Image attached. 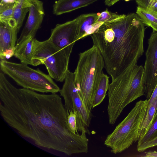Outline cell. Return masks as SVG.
Segmentation results:
<instances>
[{
	"mask_svg": "<svg viewBox=\"0 0 157 157\" xmlns=\"http://www.w3.org/2000/svg\"><path fill=\"white\" fill-rule=\"evenodd\" d=\"M148 103L147 99L137 102L127 116L107 136L104 144L111 149V152L121 153L138 141L139 128Z\"/></svg>",
	"mask_w": 157,
	"mask_h": 157,
	"instance_id": "cell-5",
	"label": "cell"
},
{
	"mask_svg": "<svg viewBox=\"0 0 157 157\" xmlns=\"http://www.w3.org/2000/svg\"><path fill=\"white\" fill-rule=\"evenodd\" d=\"M145 28L136 13L121 14L106 21L90 36L99 50L105 68L114 80L144 52Z\"/></svg>",
	"mask_w": 157,
	"mask_h": 157,
	"instance_id": "cell-2",
	"label": "cell"
},
{
	"mask_svg": "<svg viewBox=\"0 0 157 157\" xmlns=\"http://www.w3.org/2000/svg\"><path fill=\"white\" fill-rule=\"evenodd\" d=\"M144 157H157V151H149L145 153Z\"/></svg>",
	"mask_w": 157,
	"mask_h": 157,
	"instance_id": "cell-27",
	"label": "cell"
},
{
	"mask_svg": "<svg viewBox=\"0 0 157 157\" xmlns=\"http://www.w3.org/2000/svg\"><path fill=\"white\" fill-rule=\"evenodd\" d=\"M0 111L4 120L38 147L68 155L88 151L86 134H76L67 124V112L56 93L17 88L0 75Z\"/></svg>",
	"mask_w": 157,
	"mask_h": 157,
	"instance_id": "cell-1",
	"label": "cell"
},
{
	"mask_svg": "<svg viewBox=\"0 0 157 157\" xmlns=\"http://www.w3.org/2000/svg\"><path fill=\"white\" fill-rule=\"evenodd\" d=\"M19 30L14 19L0 21V58L6 60L14 55V50Z\"/></svg>",
	"mask_w": 157,
	"mask_h": 157,
	"instance_id": "cell-11",
	"label": "cell"
},
{
	"mask_svg": "<svg viewBox=\"0 0 157 157\" xmlns=\"http://www.w3.org/2000/svg\"><path fill=\"white\" fill-rule=\"evenodd\" d=\"M157 110V97L152 103L148 106L146 112L139 128V140L144 136L148 130L153 122Z\"/></svg>",
	"mask_w": 157,
	"mask_h": 157,
	"instance_id": "cell-17",
	"label": "cell"
},
{
	"mask_svg": "<svg viewBox=\"0 0 157 157\" xmlns=\"http://www.w3.org/2000/svg\"><path fill=\"white\" fill-rule=\"evenodd\" d=\"M35 37L30 35L18 39L15 47L14 55L21 63L32 65L33 47Z\"/></svg>",
	"mask_w": 157,
	"mask_h": 157,
	"instance_id": "cell-13",
	"label": "cell"
},
{
	"mask_svg": "<svg viewBox=\"0 0 157 157\" xmlns=\"http://www.w3.org/2000/svg\"><path fill=\"white\" fill-rule=\"evenodd\" d=\"M136 14L144 24L157 31V12L138 6Z\"/></svg>",
	"mask_w": 157,
	"mask_h": 157,
	"instance_id": "cell-18",
	"label": "cell"
},
{
	"mask_svg": "<svg viewBox=\"0 0 157 157\" xmlns=\"http://www.w3.org/2000/svg\"><path fill=\"white\" fill-rule=\"evenodd\" d=\"M157 136V114H155L153 122L146 134L138 141L137 146L150 140Z\"/></svg>",
	"mask_w": 157,
	"mask_h": 157,
	"instance_id": "cell-21",
	"label": "cell"
},
{
	"mask_svg": "<svg viewBox=\"0 0 157 157\" xmlns=\"http://www.w3.org/2000/svg\"><path fill=\"white\" fill-rule=\"evenodd\" d=\"M155 146H157V136L152 140L137 146V150L140 152H143L147 149Z\"/></svg>",
	"mask_w": 157,
	"mask_h": 157,
	"instance_id": "cell-24",
	"label": "cell"
},
{
	"mask_svg": "<svg viewBox=\"0 0 157 157\" xmlns=\"http://www.w3.org/2000/svg\"><path fill=\"white\" fill-rule=\"evenodd\" d=\"M14 3H0V21H6L13 19Z\"/></svg>",
	"mask_w": 157,
	"mask_h": 157,
	"instance_id": "cell-20",
	"label": "cell"
},
{
	"mask_svg": "<svg viewBox=\"0 0 157 157\" xmlns=\"http://www.w3.org/2000/svg\"><path fill=\"white\" fill-rule=\"evenodd\" d=\"M109 78L103 72L94 98L92 108L99 105L105 98L109 84Z\"/></svg>",
	"mask_w": 157,
	"mask_h": 157,
	"instance_id": "cell-19",
	"label": "cell"
},
{
	"mask_svg": "<svg viewBox=\"0 0 157 157\" xmlns=\"http://www.w3.org/2000/svg\"><path fill=\"white\" fill-rule=\"evenodd\" d=\"M125 0V1H129V0Z\"/></svg>",
	"mask_w": 157,
	"mask_h": 157,
	"instance_id": "cell-29",
	"label": "cell"
},
{
	"mask_svg": "<svg viewBox=\"0 0 157 157\" xmlns=\"http://www.w3.org/2000/svg\"><path fill=\"white\" fill-rule=\"evenodd\" d=\"M157 114V110H156V113L155 114Z\"/></svg>",
	"mask_w": 157,
	"mask_h": 157,
	"instance_id": "cell-30",
	"label": "cell"
},
{
	"mask_svg": "<svg viewBox=\"0 0 157 157\" xmlns=\"http://www.w3.org/2000/svg\"><path fill=\"white\" fill-rule=\"evenodd\" d=\"M1 69L23 88L42 93H57L60 89L49 75L25 64L1 60Z\"/></svg>",
	"mask_w": 157,
	"mask_h": 157,
	"instance_id": "cell-6",
	"label": "cell"
},
{
	"mask_svg": "<svg viewBox=\"0 0 157 157\" xmlns=\"http://www.w3.org/2000/svg\"><path fill=\"white\" fill-rule=\"evenodd\" d=\"M59 92L64 99L67 111L76 112L78 123L89 127L92 115L85 107L76 88L74 72L68 71Z\"/></svg>",
	"mask_w": 157,
	"mask_h": 157,
	"instance_id": "cell-8",
	"label": "cell"
},
{
	"mask_svg": "<svg viewBox=\"0 0 157 157\" xmlns=\"http://www.w3.org/2000/svg\"><path fill=\"white\" fill-rule=\"evenodd\" d=\"M67 112V124L71 131L74 134H81L79 131L76 112L71 111Z\"/></svg>",
	"mask_w": 157,
	"mask_h": 157,
	"instance_id": "cell-22",
	"label": "cell"
},
{
	"mask_svg": "<svg viewBox=\"0 0 157 157\" xmlns=\"http://www.w3.org/2000/svg\"><path fill=\"white\" fill-rule=\"evenodd\" d=\"M99 13H92L81 15L76 41L90 36L103 24L96 23Z\"/></svg>",
	"mask_w": 157,
	"mask_h": 157,
	"instance_id": "cell-14",
	"label": "cell"
},
{
	"mask_svg": "<svg viewBox=\"0 0 157 157\" xmlns=\"http://www.w3.org/2000/svg\"><path fill=\"white\" fill-rule=\"evenodd\" d=\"M136 1L138 5V6H140L144 4L152 3L157 1V0H136Z\"/></svg>",
	"mask_w": 157,
	"mask_h": 157,
	"instance_id": "cell-26",
	"label": "cell"
},
{
	"mask_svg": "<svg viewBox=\"0 0 157 157\" xmlns=\"http://www.w3.org/2000/svg\"><path fill=\"white\" fill-rule=\"evenodd\" d=\"M33 53L32 66L44 64L52 78L60 82L64 81L68 70L70 55L56 47L48 39L40 41L35 38Z\"/></svg>",
	"mask_w": 157,
	"mask_h": 157,
	"instance_id": "cell-7",
	"label": "cell"
},
{
	"mask_svg": "<svg viewBox=\"0 0 157 157\" xmlns=\"http://www.w3.org/2000/svg\"><path fill=\"white\" fill-rule=\"evenodd\" d=\"M120 0H105V3L106 5L110 6Z\"/></svg>",
	"mask_w": 157,
	"mask_h": 157,
	"instance_id": "cell-28",
	"label": "cell"
},
{
	"mask_svg": "<svg viewBox=\"0 0 157 157\" xmlns=\"http://www.w3.org/2000/svg\"><path fill=\"white\" fill-rule=\"evenodd\" d=\"M81 15L71 21L57 24L51 30L48 40L60 50L71 55L76 41Z\"/></svg>",
	"mask_w": 157,
	"mask_h": 157,
	"instance_id": "cell-9",
	"label": "cell"
},
{
	"mask_svg": "<svg viewBox=\"0 0 157 157\" xmlns=\"http://www.w3.org/2000/svg\"><path fill=\"white\" fill-rule=\"evenodd\" d=\"M100 0H58L53 6V13L60 15L86 7Z\"/></svg>",
	"mask_w": 157,
	"mask_h": 157,
	"instance_id": "cell-15",
	"label": "cell"
},
{
	"mask_svg": "<svg viewBox=\"0 0 157 157\" xmlns=\"http://www.w3.org/2000/svg\"><path fill=\"white\" fill-rule=\"evenodd\" d=\"M144 94V67L133 64L109 84L107 109L109 124H114L124 108Z\"/></svg>",
	"mask_w": 157,
	"mask_h": 157,
	"instance_id": "cell-3",
	"label": "cell"
},
{
	"mask_svg": "<svg viewBox=\"0 0 157 157\" xmlns=\"http://www.w3.org/2000/svg\"><path fill=\"white\" fill-rule=\"evenodd\" d=\"M144 76V94L148 100L157 83V31L154 30L148 40Z\"/></svg>",
	"mask_w": 157,
	"mask_h": 157,
	"instance_id": "cell-10",
	"label": "cell"
},
{
	"mask_svg": "<svg viewBox=\"0 0 157 157\" xmlns=\"http://www.w3.org/2000/svg\"><path fill=\"white\" fill-rule=\"evenodd\" d=\"M121 15V14L112 12L109 11L107 9H106L105 11L99 13L96 23H104L118 17Z\"/></svg>",
	"mask_w": 157,
	"mask_h": 157,
	"instance_id": "cell-23",
	"label": "cell"
},
{
	"mask_svg": "<svg viewBox=\"0 0 157 157\" xmlns=\"http://www.w3.org/2000/svg\"><path fill=\"white\" fill-rule=\"evenodd\" d=\"M35 0H15L13 18L19 30L32 2Z\"/></svg>",
	"mask_w": 157,
	"mask_h": 157,
	"instance_id": "cell-16",
	"label": "cell"
},
{
	"mask_svg": "<svg viewBox=\"0 0 157 157\" xmlns=\"http://www.w3.org/2000/svg\"><path fill=\"white\" fill-rule=\"evenodd\" d=\"M74 72L76 88L86 109L91 111L95 95L105 67L103 58L95 45L79 54Z\"/></svg>",
	"mask_w": 157,
	"mask_h": 157,
	"instance_id": "cell-4",
	"label": "cell"
},
{
	"mask_svg": "<svg viewBox=\"0 0 157 157\" xmlns=\"http://www.w3.org/2000/svg\"><path fill=\"white\" fill-rule=\"evenodd\" d=\"M29 12L27 21L18 39L29 35L35 36L44 16L43 2L39 0L34 1Z\"/></svg>",
	"mask_w": 157,
	"mask_h": 157,
	"instance_id": "cell-12",
	"label": "cell"
},
{
	"mask_svg": "<svg viewBox=\"0 0 157 157\" xmlns=\"http://www.w3.org/2000/svg\"><path fill=\"white\" fill-rule=\"evenodd\" d=\"M138 6L157 12V1L144 4Z\"/></svg>",
	"mask_w": 157,
	"mask_h": 157,
	"instance_id": "cell-25",
	"label": "cell"
}]
</instances>
